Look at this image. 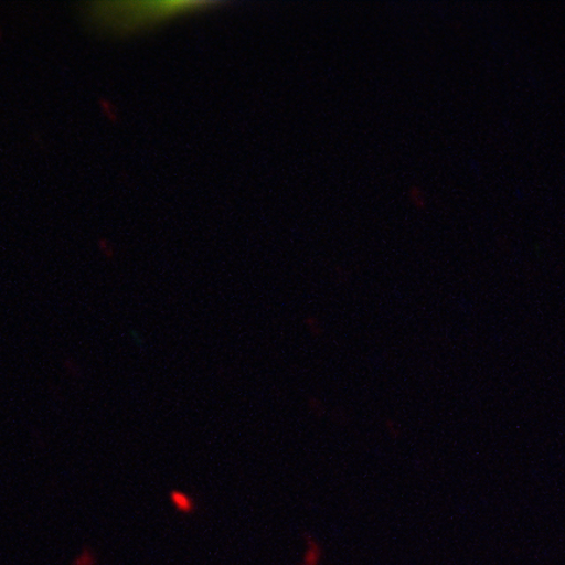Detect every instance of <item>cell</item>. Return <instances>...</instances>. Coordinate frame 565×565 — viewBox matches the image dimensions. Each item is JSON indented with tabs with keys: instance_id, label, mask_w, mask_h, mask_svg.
<instances>
[{
	"instance_id": "obj_2",
	"label": "cell",
	"mask_w": 565,
	"mask_h": 565,
	"mask_svg": "<svg viewBox=\"0 0 565 565\" xmlns=\"http://www.w3.org/2000/svg\"><path fill=\"white\" fill-rule=\"evenodd\" d=\"M172 505L182 514H192L195 511V501L190 494L181 490H172L169 493Z\"/></svg>"
},
{
	"instance_id": "obj_1",
	"label": "cell",
	"mask_w": 565,
	"mask_h": 565,
	"mask_svg": "<svg viewBox=\"0 0 565 565\" xmlns=\"http://www.w3.org/2000/svg\"><path fill=\"white\" fill-rule=\"evenodd\" d=\"M201 6L193 2L98 3L92 4L89 13L102 30L130 34L148 30L160 21L179 17Z\"/></svg>"
}]
</instances>
